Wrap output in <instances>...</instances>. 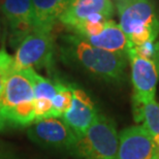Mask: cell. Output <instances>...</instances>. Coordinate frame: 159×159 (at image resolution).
Instances as JSON below:
<instances>
[{
    "label": "cell",
    "instance_id": "9c48e42d",
    "mask_svg": "<svg viewBox=\"0 0 159 159\" xmlns=\"http://www.w3.org/2000/svg\"><path fill=\"white\" fill-rule=\"evenodd\" d=\"M72 103L71 107L61 119L70 128L77 138L80 139L96 119L98 111L94 102L84 90L71 85Z\"/></svg>",
    "mask_w": 159,
    "mask_h": 159
},
{
    "label": "cell",
    "instance_id": "5bb4252c",
    "mask_svg": "<svg viewBox=\"0 0 159 159\" xmlns=\"http://www.w3.org/2000/svg\"><path fill=\"white\" fill-rule=\"evenodd\" d=\"M134 119L136 122H143V126L153 136L154 141L159 139V102L154 99L145 103Z\"/></svg>",
    "mask_w": 159,
    "mask_h": 159
},
{
    "label": "cell",
    "instance_id": "8992f818",
    "mask_svg": "<svg viewBox=\"0 0 159 159\" xmlns=\"http://www.w3.org/2000/svg\"><path fill=\"white\" fill-rule=\"evenodd\" d=\"M31 141L46 148L66 150L74 154L78 138L61 118H48L34 122L28 127Z\"/></svg>",
    "mask_w": 159,
    "mask_h": 159
},
{
    "label": "cell",
    "instance_id": "9a60e30c",
    "mask_svg": "<svg viewBox=\"0 0 159 159\" xmlns=\"http://www.w3.org/2000/svg\"><path fill=\"white\" fill-rule=\"evenodd\" d=\"M33 87L34 98H44L52 100L59 90V81H51L49 79L41 77L35 71V69H28Z\"/></svg>",
    "mask_w": 159,
    "mask_h": 159
},
{
    "label": "cell",
    "instance_id": "5b68a950",
    "mask_svg": "<svg viewBox=\"0 0 159 159\" xmlns=\"http://www.w3.org/2000/svg\"><path fill=\"white\" fill-rule=\"evenodd\" d=\"M127 56L131 68L133 116H135L145 103L155 99L159 80V64L138 55L132 48L129 49Z\"/></svg>",
    "mask_w": 159,
    "mask_h": 159
},
{
    "label": "cell",
    "instance_id": "6da1fadb",
    "mask_svg": "<svg viewBox=\"0 0 159 159\" xmlns=\"http://www.w3.org/2000/svg\"><path fill=\"white\" fill-rule=\"evenodd\" d=\"M59 49L65 63L82 68L100 81L122 84L126 80L127 55L101 50L72 33L61 37Z\"/></svg>",
    "mask_w": 159,
    "mask_h": 159
},
{
    "label": "cell",
    "instance_id": "e0dca14e",
    "mask_svg": "<svg viewBox=\"0 0 159 159\" xmlns=\"http://www.w3.org/2000/svg\"><path fill=\"white\" fill-rule=\"evenodd\" d=\"M12 56L6 52L4 47H2L0 49V96L4 89L5 83L12 71Z\"/></svg>",
    "mask_w": 159,
    "mask_h": 159
},
{
    "label": "cell",
    "instance_id": "7a4b0ae2",
    "mask_svg": "<svg viewBox=\"0 0 159 159\" xmlns=\"http://www.w3.org/2000/svg\"><path fill=\"white\" fill-rule=\"evenodd\" d=\"M119 26L131 47L156 40L159 35V11L152 0H116Z\"/></svg>",
    "mask_w": 159,
    "mask_h": 159
},
{
    "label": "cell",
    "instance_id": "2e32d148",
    "mask_svg": "<svg viewBox=\"0 0 159 159\" xmlns=\"http://www.w3.org/2000/svg\"><path fill=\"white\" fill-rule=\"evenodd\" d=\"M72 103V89L71 85L59 81V90L52 99L54 118H61L70 109Z\"/></svg>",
    "mask_w": 159,
    "mask_h": 159
},
{
    "label": "cell",
    "instance_id": "ffe728a7",
    "mask_svg": "<svg viewBox=\"0 0 159 159\" xmlns=\"http://www.w3.org/2000/svg\"><path fill=\"white\" fill-rule=\"evenodd\" d=\"M155 143H156V144H157V147H158V151H159V139H156V141H155Z\"/></svg>",
    "mask_w": 159,
    "mask_h": 159
},
{
    "label": "cell",
    "instance_id": "7c38bea8",
    "mask_svg": "<svg viewBox=\"0 0 159 159\" xmlns=\"http://www.w3.org/2000/svg\"><path fill=\"white\" fill-rule=\"evenodd\" d=\"M83 39L101 50L123 55H127L129 49L131 48L126 34L121 29L119 24L111 19L107 22L103 30L99 34Z\"/></svg>",
    "mask_w": 159,
    "mask_h": 159
},
{
    "label": "cell",
    "instance_id": "30bf717a",
    "mask_svg": "<svg viewBox=\"0 0 159 159\" xmlns=\"http://www.w3.org/2000/svg\"><path fill=\"white\" fill-rule=\"evenodd\" d=\"M33 87L28 69L11 71L0 96V114L19 103L33 100Z\"/></svg>",
    "mask_w": 159,
    "mask_h": 159
},
{
    "label": "cell",
    "instance_id": "44dd1931",
    "mask_svg": "<svg viewBox=\"0 0 159 159\" xmlns=\"http://www.w3.org/2000/svg\"><path fill=\"white\" fill-rule=\"evenodd\" d=\"M0 1H1V0H0Z\"/></svg>",
    "mask_w": 159,
    "mask_h": 159
},
{
    "label": "cell",
    "instance_id": "277c9868",
    "mask_svg": "<svg viewBox=\"0 0 159 159\" xmlns=\"http://www.w3.org/2000/svg\"><path fill=\"white\" fill-rule=\"evenodd\" d=\"M12 58V71L30 68L52 70L55 60V41L52 32L33 30L17 46Z\"/></svg>",
    "mask_w": 159,
    "mask_h": 159
},
{
    "label": "cell",
    "instance_id": "8fae6325",
    "mask_svg": "<svg viewBox=\"0 0 159 159\" xmlns=\"http://www.w3.org/2000/svg\"><path fill=\"white\" fill-rule=\"evenodd\" d=\"M94 14H102L111 19L114 15L113 2L111 0H72L59 21L70 30L79 22Z\"/></svg>",
    "mask_w": 159,
    "mask_h": 159
},
{
    "label": "cell",
    "instance_id": "ba28073f",
    "mask_svg": "<svg viewBox=\"0 0 159 159\" xmlns=\"http://www.w3.org/2000/svg\"><path fill=\"white\" fill-rule=\"evenodd\" d=\"M0 11L11 29L12 44L18 46L25 36L36 30L32 0H1Z\"/></svg>",
    "mask_w": 159,
    "mask_h": 159
},
{
    "label": "cell",
    "instance_id": "4fadbf2b",
    "mask_svg": "<svg viewBox=\"0 0 159 159\" xmlns=\"http://www.w3.org/2000/svg\"><path fill=\"white\" fill-rule=\"evenodd\" d=\"M72 0H32L36 30L52 32Z\"/></svg>",
    "mask_w": 159,
    "mask_h": 159
},
{
    "label": "cell",
    "instance_id": "3957f363",
    "mask_svg": "<svg viewBox=\"0 0 159 159\" xmlns=\"http://www.w3.org/2000/svg\"><path fill=\"white\" fill-rule=\"evenodd\" d=\"M118 146L115 123L99 113L87 131L78 139L74 155L80 159H116Z\"/></svg>",
    "mask_w": 159,
    "mask_h": 159
},
{
    "label": "cell",
    "instance_id": "ac0fdd59",
    "mask_svg": "<svg viewBox=\"0 0 159 159\" xmlns=\"http://www.w3.org/2000/svg\"><path fill=\"white\" fill-rule=\"evenodd\" d=\"M131 48L138 55L144 57L146 59L153 60L159 64V41H147L141 46Z\"/></svg>",
    "mask_w": 159,
    "mask_h": 159
},
{
    "label": "cell",
    "instance_id": "52a82bcc",
    "mask_svg": "<svg viewBox=\"0 0 159 159\" xmlns=\"http://www.w3.org/2000/svg\"><path fill=\"white\" fill-rule=\"evenodd\" d=\"M116 159H159L157 144L143 125L130 126L120 132Z\"/></svg>",
    "mask_w": 159,
    "mask_h": 159
},
{
    "label": "cell",
    "instance_id": "d6986e66",
    "mask_svg": "<svg viewBox=\"0 0 159 159\" xmlns=\"http://www.w3.org/2000/svg\"><path fill=\"white\" fill-rule=\"evenodd\" d=\"M32 102L36 121L48 118H54L52 100L44 99V98H33Z\"/></svg>",
    "mask_w": 159,
    "mask_h": 159
}]
</instances>
